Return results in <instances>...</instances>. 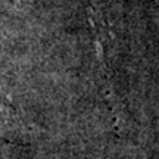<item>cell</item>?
I'll return each mask as SVG.
<instances>
[{
	"label": "cell",
	"instance_id": "1",
	"mask_svg": "<svg viewBox=\"0 0 159 159\" xmlns=\"http://www.w3.org/2000/svg\"><path fill=\"white\" fill-rule=\"evenodd\" d=\"M19 114L16 103L13 102V97L9 94V91L5 90L0 85V116H15Z\"/></svg>",
	"mask_w": 159,
	"mask_h": 159
},
{
	"label": "cell",
	"instance_id": "2",
	"mask_svg": "<svg viewBox=\"0 0 159 159\" xmlns=\"http://www.w3.org/2000/svg\"><path fill=\"white\" fill-rule=\"evenodd\" d=\"M0 2L15 11H27L31 5V0H0Z\"/></svg>",
	"mask_w": 159,
	"mask_h": 159
}]
</instances>
